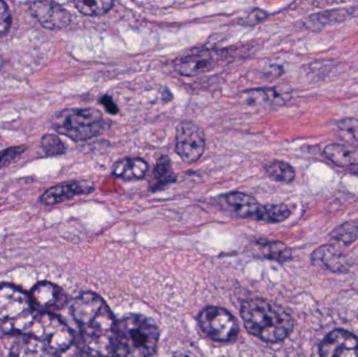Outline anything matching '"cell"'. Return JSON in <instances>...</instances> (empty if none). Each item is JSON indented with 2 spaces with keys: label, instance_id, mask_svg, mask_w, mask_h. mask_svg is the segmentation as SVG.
Returning a JSON list of instances; mask_svg holds the SVG:
<instances>
[{
  "label": "cell",
  "instance_id": "6da1fadb",
  "mask_svg": "<svg viewBox=\"0 0 358 357\" xmlns=\"http://www.w3.org/2000/svg\"><path fill=\"white\" fill-rule=\"evenodd\" d=\"M71 312L80 328V357H113L117 322L106 302L96 293H84L73 301Z\"/></svg>",
  "mask_w": 358,
  "mask_h": 357
},
{
  "label": "cell",
  "instance_id": "7a4b0ae2",
  "mask_svg": "<svg viewBox=\"0 0 358 357\" xmlns=\"http://www.w3.org/2000/svg\"><path fill=\"white\" fill-rule=\"evenodd\" d=\"M241 318L250 335L267 343L284 341L294 329L289 314L271 302L252 299L241 306Z\"/></svg>",
  "mask_w": 358,
  "mask_h": 357
},
{
  "label": "cell",
  "instance_id": "3957f363",
  "mask_svg": "<svg viewBox=\"0 0 358 357\" xmlns=\"http://www.w3.org/2000/svg\"><path fill=\"white\" fill-rule=\"evenodd\" d=\"M159 333L157 325L138 314H130L117 323L113 357H152Z\"/></svg>",
  "mask_w": 358,
  "mask_h": 357
},
{
  "label": "cell",
  "instance_id": "277c9868",
  "mask_svg": "<svg viewBox=\"0 0 358 357\" xmlns=\"http://www.w3.org/2000/svg\"><path fill=\"white\" fill-rule=\"evenodd\" d=\"M37 314L27 293L14 285H0V335H24Z\"/></svg>",
  "mask_w": 358,
  "mask_h": 357
},
{
  "label": "cell",
  "instance_id": "5b68a950",
  "mask_svg": "<svg viewBox=\"0 0 358 357\" xmlns=\"http://www.w3.org/2000/svg\"><path fill=\"white\" fill-rule=\"evenodd\" d=\"M52 126L58 133L75 142H81L101 136L105 131L106 123L98 109H64L52 117Z\"/></svg>",
  "mask_w": 358,
  "mask_h": 357
},
{
  "label": "cell",
  "instance_id": "8992f818",
  "mask_svg": "<svg viewBox=\"0 0 358 357\" xmlns=\"http://www.w3.org/2000/svg\"><path fill=\"white\" fill-rule=\"evenodd\" d=\"M27 333L45 342L60 354L69 349L75 341L71 329L58 316L48 312L38 314Z\"/></svg>",
  "mask_w": 358,
  "mask_h": 357
},
{
  "label": "cell",
  "instance_id": "52a82bcc",
  "mask_svg": "<svg viewBox=\"0 0 358 357\" xmlns=\"http://www.w3.org/2000/svg\"><path fill=\"white\" fill-rule=\"evenodd\" d=\"M198 322L202 331L216 342L233 341L239 333L237 321L223 308L215 306L204 308L200 312Z\"/></svg>",
  "mask_w": 358,
  "mask_h": 357
},
{
  "label": "cell",
  "instance_id": "ba28073f",
  "mask_svg": "<svg viewBox=\"0 0 358 357\" xmlns=\"http://www.w3.org/2000/svg\"><path fill=\"white\" fill-rule=\"evenodd\" d=\"M206 149L203 130L189 121H183L176 129V151L185 163L199 161Z\"/></svg>",
  "mask_w": 358,
  "mask_h": 357
},
{
  "label": "cell",
  "instance_id": "9c48e42d",
  "mask_svg": "<svg viewBox=\"0 0 358 357\" xmlns=\"http://www.w3.org/2000/svg\"><path fill=\"white\" fill-rule=\"evenodd\" d=\"M227 58L225 50H206L179 59L176 69L179 75L194 77L210 73Z\"/></svg>",
  "mask_w": 358,
  "mask_h": 357
},
{
  "label": "cell",
  "instance_id": "30bf717a",
  "mask_svg": "<svg viewBox=\"0 0 358 357\" xmlns=\"http://www.w3.org/2000/svg\"><path fill=\"white\" fill-rule=\"evenodd\" d=\"M321 357H358V337L349 331L336 329L320 346Z\"/></svg>",
  "mask_w": 358,
  "mask_h": 357
},
{
  "label": "cell",
  "instance_id": "8fae6325",
  "mask_svg": "<svg viewBox=\"0 0 358 357\" xmlns=\"http://www.w3.org/2000/svg\"><path fill=\"white\" fill-rule=\"evenodd\" d=\"M31 302L39 314H52L61 309L66 304L67 297L64 291L50 282H40L31 289Z\"/></svg>",
  "mask_w": 358,
  "mask_h": 357
},
{
  "label": "cell",
  "instance_id": "7c38bea8",
  "mask_svg": "<svg viewBox=\"0 0 358 357\" xmlns=\"http://www.w3.org/2000/svg\"><path fill=\"white\" fill-rule=\"evenodd\" d=\"M29 10L42 27L61 29L69 27L71 16L69 10L52 1H35L29 3Z\"/></svg>",
  "mask_w": 358,
  "mask_h": 357
},
{
  "label": "cell",
  "instance_id": "4fadbf2b",
  "mask_svg": "<svg viewBox=\"0 0 358 357\" xmlns=\"http://www.w3.org/2000/svg\"><path fill=\"white\" fill-rule=\"evenodd\" d=\"M216 203L223 210L238 218H256L261 205L256 198L241 192L227 193L217 197Z\"/></svg>",
  "mask_w": 358,
  "mask_h": 357
},
{
  "label": "cell",
  "instance_id": "5bb4252c",
  "mask_svg": "<svg viewBox=\"0 0 358 357\" xmlns=\"http://www.w3.org/2000/svg\"><path fill=\"white\" fill-rule=\"evenodd\" d=\"M94 187L92 182H71L52 187L43 193L40 201L45 205H55L69 201L77 195L90 194Z\"/></svg>",
  "mask_w": 358,
  "mask_h": 357
},
{
  "label": "cell",
  "instance_id": "9a60e30c",
  "mask_svg": "<svg viewBox=\"0 0 358 357\" xmlns=\"http://www.w3.org/2000/svg\"><path fill=\"white\" fill-rule=\"evenodd\" d=\"M60 354L34 335H20L13 344L10 357H59Z\"/></svg>",
  "mask_w": 358,
  "mask_h": 357
},
{
  "label": "cell",
  "instance_id": "2e32d148",
  "mask_svg": "<svg viewBox=\"0 0 358 357\" xmlns=\"http://www.w3.org/2000/svg\"><path fill=\"white\" fill-rule=\"evenodd\" d=\"M313 263L334 272H348L350 265L346 256L334 245H323L313 254Z\"/></svg>",
  "mask_w": 358,
  "mask_h": 357
},
{
  "label": "cell",
  "instance_id": "e0dca14e",
  "mask_svg": "<svg viewBox=\"0 0 358 357\" xmlns=\"http://www.w3.org/2000/svg\"><path fill=\"white\" fill-rule=\"evenodd\" d=\"M149 171V163L141 157L120 159L113 165V174L124 180H143Z\"/></svg>",
  "mask_w": 358,
  "mask_h": 357
},
{
  "label": "cell",
  "instance_id": "ac0fdd59",
  "mask_svg": "<svg viewBox=\"0 0 358 357\" xmlns=\"http://www.w3.org/2000/svg\"><path fill=\"white\" fill-rule=\"evenodd\" d=\"M176 180L178 177L172 169L171 161L169 157L164 155L157 159V165H155L152 174H151L150 180H149V189L151 192L157 193L171 186L176 182Z\"/></svg>",
  "mask_w": 358,
  "mask_h": 357
},
{
  "label": "cell",
  "instance_id": "d6986e66",
  "mask_svg": "<svg viewBox=\"0 0 358 357\" xmlns=\"http://www.w3.org/2000/svg\"><path fill=\"white\" fill-rule=\"evenodd\" d=\"M358 15V6L353 8H338L334 10H326L323 12L315 13L309 17V22L315 27L336 24L344 22L349 19L355 18Z\"/></svg>",
  "mask_w": 358,
  "mask_h": 357
},
{
  "label": "cell",
  "instance_id": "ffe728a7",
  "mask_svg": "<svg viewBox=\"0 0 358 357\" xmlns=\"http://www.w3.org/2000/svg\"><path fill=\"white\" fill-rule=\"evenodd\" d=\"M240 98L250 106H267L279 103L281 94L275 88H256L242 92Z\"/></svg>",
  "mask_w": 358,
  "mask_h": 357
},
{
  "label": "cell",
  "instance_id": "44dd1931",
  "mask_svg": "<svg viewBox=\"0 0 358 357\" xmlns=\"http://www.w3.org/2000/svg\"><path fill=\"white\" fill-rule=\"evenodd\" d=\"M258 249L263 257L281 263L289 261L292 258L289 247L280 241H260Z\"/></svg>",
  "mask_w": 358,
  "mask_h": 357
},
{
  "label": "cell",
  "instance_id": "7402d4cb",
  "mask_svg": "<svg viewBox=\"0 0 358 357\" xmlns=\"http://www.w3.org/2000/svg\"><path fill=\"white\" fill-rule=\"evenodd\" d=\"M264 169L267 175L275 182L292 184L296 180V171L294 167L286 161H269L265 165Z\"/></svg>",
  "mask_w": 358,
  "mask_h": 357
},
{
  "label": "cell",
  "instance_id": "603a6c76",
  "mask_svg": "<svg viewBox=\"0 0 358 357\" xmlns=\"http://www.w3.org/2000/svg\"><path fill=\"white\" fill-rule=\"evenodd\" d=\"M289 207L285 205H261L255 219L258 221L267 222V224H277L282 222L289 217Z\"/></svg>",
  "mask_w": 358,
  "mask_h": 357
},
{
  "label": "cell",
  "instance_id": "cb8c5ba5",
  "mask_svg": "<svg viewBox=\"0 0 358 357\" xmlns=\"http://www.w3.org/2000/svg\"><path fill=\"white\" fill-rule=\"evenodd\" d=\"M324 154L332 163L341 168H349L353 163V154L344 145L330 144L324 149Z\"/></svg>",
  "mask_w": 358,
  "mask_h": 357
},
{
  "label": "cell",
  "instance_id": "d4e9b609",
  "mask_svg": "<svg viewBox=\"0 0 358 357\" xmlns=\"http://www.w3.org/2000/svg\"><path fill=\"white\" fill-rule=\"evenodd\" d=\"M338 136L346 144L358 146V119L355 117H346L336 123Z\"/></svg>",
  "mask_w": 358,
  "mask_h": 357
},
{
  "label": "cell",
  "instance_id": "484cf974",
  "mask_svg": "<svg viewBox=\"0 0 358 357\" xmlns=\"http://www.w3.org/2000/svg\"><path fill=\"white\" fill-rule=\"evenodd\" d=\"M76 8L86 16H102L115 6L113 1H75Z\"/></svg>",
  "mask_w": 358,
  "mask_h": 357
},
{
  "label": "cell",
  "instance_id": "4316f807",
  "mask_svg": "<svg viewBox=\"0 0 358 357\" xmlns=\"http://www.w3.org/2000/svg\"><path fill=\"white\" fill-rule=\"evenodd\" d=\"M358 237V224L357 222L348 221L341 224L331 233V238L343 245H348L355 242Z\"/></svg>",
  "mask_w": 358,
  "mask_h": 357
},
{
  "label": "cell",
  "instance_id": "83f0119b",
  "mask_svg": "<svg viewBox=\"0 0 358 357\" xmlns=\"http://www.w3.org/2000/svg\"><path fill=\"white\" fill-rule=\"evenodd\" d=\"M41 146L44 152L50 156L63 154L66 150V147L56 134H45L42 138Z\"/></svg>",
  "mask_w": 358,
  "mask_h": 357
},
{
  "label": "cell",
  "instance_id": "f1b7e54d",
  "mask_svg": "<svg viewBox=\"0 0 358 357\" xmlns=\"http://www.w3.org/2000/svg\"><path fill=\"white\" fill-rule=\"evenodd\" d=\"M24 147H12V148L6 149L0 152V169L10 166L13 161H16L24 152Z\"/></svg>",
  "mask_w": 358,
  "mask_h": 357
},
{
  "label": "cell",
  "instance_id": "f546056e",
  "mask_svg": "<svg viewBox=\"0 0 358 357\" xmlns=\"http://www.w3.org/2000/svg\"><path fill=\"white\" fill-rule=\"evenodd\" d=\"M10 25L12 16L8 6L3 1H0V37H3L10 31Z\"/></svg>",
  "mask_w": 358,
  "mask_h": 357
},
{
  "label": "cell",
  "instance_id": "4dcf8cb0",
  "mask_svg": "<svg viewBox=\"0 0 358 357\" xmlns=\"http://www.w3.org/2000/svg\"><path fill=\"white\" fill-rule=\"evenodd\" d=\"M267 18H268V13L266 10L257 8L250 10V14L244 18L243 21H241V23L244 25L254 27V25L259 24Z\"/></svg>",
  "mask_w": 358,
  "mask_h": 357
},
{
  "label": "cell",
  "instance_id": "1f68e13d",
  "mask_svg": "<svg viewBox=\"0 0 358 357\" xmlns=\"http://www.w3.org/2000/svg\"><path fill=\"white\" fill-rule=\"evenodd\" d=\"M99 103H100L103 107H105L107 112L110 113V115H117V113H119V107H117V105L113 102V98H111V96L105 94V96H101Z\"/></svg>",
  "mask_w": 358,
  "mask_h": 357
},
{
  "label": "cell",
  "instance_id": "d6a6232c",
  "mask_svg": "<svg viewBox=\"0 0 358 357\" xmlns=\"http://www.w3.org/2000/svg\"><path fill=\"white\" fill-rule=\"evenodd\" d=\"M176 357H196L193 354H189V352H178V354H176Z\"/></svg>",
  "mask_w": 358,
  "mask_h": 357
}]
</instances>
